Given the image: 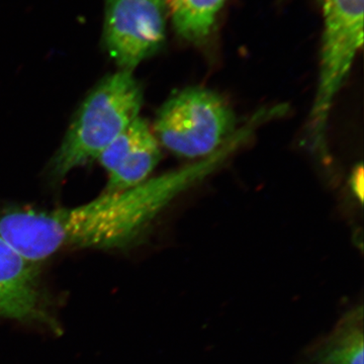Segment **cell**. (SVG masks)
Wrapping results in <instances>:
<instances>
[{
    "mask_svg": "<svg viewBox=\"0 0 364 364\" xmlns=\"http://www.w3.org/2000/svg\"><path fill=\"white\" fill-rule=\"evenodd\" d=\"M161 159L159 142L146 124L130 152L117 168L109 174L104 193H117L148 181Z\"/></svg>",
    "mask_w": 364,
    "mask_h": 364,
    "instance_id": "8",
    "label": "cell"
},
{
    "mask_svg": "<svg viewBox=\"0 0 364 364\" xmlns=\"http://www.w3.org/2000/svg\"><path fill=\"white\" fill-rule=\"evenodd\" d=\"M241 126L210 156L117 193L70 208L13 210L0 215V234L32 262L68 248H122L138 239L179 196L214 174L252 138Z\"/></svg>",
    "mask_w": 364,
    "mask_h": 364,
    "instance_id": "1",
    "label": "cell"
},
{
    "mask_svg": "<svg viewBox=\"0 0 364 364\" xmlns=\"http://www.w3.org/2000/svg\"><path fill=\"white\" fill-rule=\"evenodd\" d=\"M37 264L0 234V318L32 322L46 317Z\"/></svg>",
    "mask_w": 364,
    "mask_h": 364,
    "instance_id": "6",
    "label": "cell"
},
{
    "mask_svg": "<svg viewBox=\"0 0 364 364\" xmlns=\"http://www.w3.org/2000/svg\"><path fill=\"white\" fill-rule=\"evenodd\" d=\"M363 306H352L332 331L301 354L299 364H363Z\"/></svg>",
    "mask_w": 364,
    "mask_h": 364,
    "instance_id": "7",
    "label": "cell"
},
{
    "mask_svg": "<svg viewBox=\"0 0 364 364\" xmlns=\"http://www.w3.org/2000/svg\"><path fill=\"white\" fill-rule=\"evenodd\" d=\"M143 90L133 72L107 76L85 98L51 164L56 178L97 160L102 151L138 119Z\"/></svg>",
    "mask_w": 364,
    "mask_h": 364,
    "instance_id": "2",
    "label": "cell"
},
{
    "mask_svg": "<svg viewBox=\"0 0 364 364\" xmlns=\"http://www.w3.org/2000/svg\"><path fill=\"white\" fill-rule=\"evenodd\" d=\"M324 18L317 91L308 119V141L325 154L333 105L363 46L364 0H318Z\"/></svg>",
    "mask_w": 364,
    "mask_h": 364,
    "instance_id": "3",
    "label": "cell"
},
{
    "mask_svg": "<svg viewBox=\"0 0 364 364\" xmlns=\"http://www.w3.org/2000/svg\"><path fill=\"white\" fill-rule=\"evenodd\" d=\"M236 130V117L226 100L215 91L198 86L170 97L155 119L158 142L186 159L210 156Z\"/></svg>",
    "mask_w": 364,
    "mask_h": 364,
    "instance_id": "4",
    "label": "cell"
},
{
    "mask_svg": "<svg viewBox=\"0 0 364 364\" xmlns=\"http://www.w3.org/2000/svg\"><path fill=\"white\" fill-rule=\"evenodd\" d=\"M162 0H105L104 43L121 70L133 72L166 40Z\"/></svg>",
    "mask_w": 364,
    "mask_h": 364,
    "instance_id": "5",
    "label": "cell"
},
{
    "mask_svg": "<svg viewBox=\"0 0 364 364\" xmlns=\"http://www.w3.org/2000/svg\"><path fill=\"white\" fill-rule=\"evenodd\" d=\"M352 188L354 189V193L356 195L360 196L363 198V167H360L358 170L354 172L353 176H352L351 182Z\"/></svg>",
    "mask_w": 364,
    "mask_h": 364,
    "instance_id": "10",
    "label": "cell"
},
{
    "mask_svg": "<svg viewBox=\"0 0 364 364\" xmlns=\"http://www.w3.org/2000/svg\"><path fill=\"white\" fill-rule=\"evenodd\" d=\"M177 35L193 45L207 42L228 0H162Z\"/></svg>",
    "mask_w": 364,
    "mask_h": 364,
    "instance_id": "9",
    "label": "cell"
}]
</instances>
